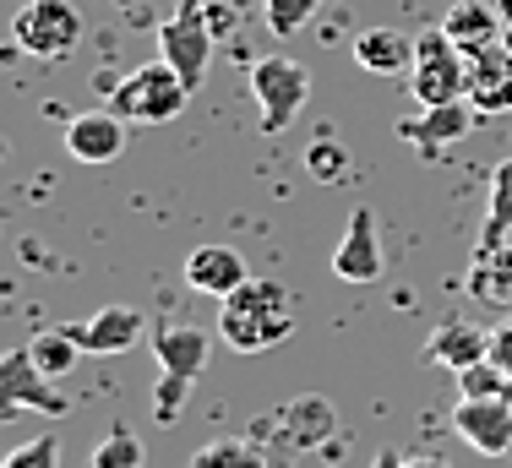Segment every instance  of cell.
Masks as SVG:
<instances>
[{"label":"cell","instance_id":"23","mask_svg":"<svg viewBox=\"0 0 512 468\" xmlns=\"http://www.w3.org/2000/svg\"><path fill=\"white\" fill-rule=\"evenodd\" d=\"M191 468H267V458L256 436H224V441H207L191 458Z\"/></svg>","mask_w":512,"mask_h":468},{"label":"cell","instance_id":"27","mask_svg":"<svg viewBox=\"0 0 512 468\" xmlns=\"http://www.w3.org/2000/svg\"><path fill=\"white\" fill-rule=\"evenodd\" d=\"M316 11H322V0H262V17H267V28H273L278 39L300 33Z\"/></svg>","mask_w":512,"mask_h":468},{"label":"cell","instance_id":"2","mask_svg":"<svg viewBox=\"0 0 512 468\" xmlns=\"http://www.w3.org/2000/svg\"><path fill=\"white\" fill-rule=\"evenodd\" d=\"M186 98H191V88L175 77V66L169 60H148V66L126 71L109 88V109L120 120H137V126H164V120H175L186 109Z\"/></svg>","mask_w":512,"mask_h":468},{"label":"cell","instance_id":"24","mask_svg":"<svg viewBox=\"0 0 512 468\" xmlns=\"http://www.w3.org/2000/svg\"><path fill=\"white\" fill-rule=\"evenodd\" d=\"M512 240V158L491 175V213H485L480 245H507Z\"/></svg>","mask_w":512,"mask_h":468},{"label":"cell","instance_id":"15","mask_svg":"<svg viewBox=\"0 0 512 468\" xmlns=\"http://www.w3.org/2000/svg\"><path fill=\"white\" fill-rule=\"evenodd\" d=\"M425 360L436 365V371H469V365H480V360H491V332L485 327H474V322H442L425 338Z\"/></svg>","mask_w":512,"mask_h":468},{"label":"cell","instance_id":"19","mask_svg":"<svg viewBox=\"0 0 512 468\" xmlns=\"http://www.w3.org/2000/svg\"><path fill=\"white\" fill-rule=\"evenodd\" d=\"M142 327H148V316L137 305H104V311H93L88 327H77V338L88 354H126L142 338Z\"/></svg>","mask_w":512,"mask_h":468},{"label":"cell","instance_id":"33","mask_svg":"<svg viewBox=\"0 0 512 468\" xmlns=\"http://www.w3.org/2000/svg\"><path fill=\"white\" fill-rule=\"evenodd\" d=\"M507 44H512V22H507Z\"/></svg>","mask_w":512,"mask_h":468},{"label":"cell","instance_id":"14","mask_svg":"<svg viewBox=\"0 0 512 468\" xmlns=\"http://www.w3.org/2000/svg\"><path fill=\"white\" fill-rule=\"evenodd\" d=\"M333 278L344 283H376L382 278V240H376V213L371 207H355L344 240L333 251Z\"/></svg>","mask_w":512,"mask_h":468},{"label":"cell","instance_id":"4","mask_svg":"<svg viewBox=\"0 0 512 468\" xmlns=\"http://www.w3.org/2000/svg\"><path fill=\"white\" fill-rule=\"evenodd\" d=\"M251 98H256V115H262V131L278 137V131L295 126V115L306 109L311 98V71L289 55H267L251 66Z\"/></svg>","mask_w":512,"mask_h":468},{"label":"cell","instance_id":"20","mask_svg":"<svg viewBox=\"0 0 512 468\" xmlns=\"http://www.w3.org/2000/svg\"><path fill=\"white\" fill-rule=\"evenodd\" d=\"M355 66L371 77H393V71H414V39L398 28H365L355 39Z\"/></svg>","mask_w":512,"mask_h":468},{"label":"cell","instance_id":"12","mask_svg":"<svg viewBox=\"0 0 512 468\" xmlns=\"http://www.w3.org/2000/svg\"><path fill=\"white\" fill-rule=\"evenodd\" d=\"M66 153L77 164H115L126 153V120L115 109H88V115L66 120Z\"/></svg>","mask_w":512,"mask_h":468},{"label":"cell","instance_id":"6","mask_svg":"<svg viewBox=\"0 0 512 468\" xmlns=\"http://www.w3.org/2000/svg\"><path fill=\"white\" fill-rule=\"evenodd\" d=\"M256 441H284V447H295V452H316L322 441H333L338 436V409L322 398V392H295V398L284 403V409H273L267 420H256L251 430Z\"/></svg>","mask_w":512,"mask_h":468},{"label":"cell","instance_id":"17","mask_svg":"<svg viewBox=\"0 0 512 468\" xmlns=\"http://www.w3.org/2000/svg\"><path fill=\"white\" fill-rule=\"evenodd\" d=\"M207 349H213V338H207L202 327H186V322H158V327H153L158 371H169V376L197 381V376L207 371Z\"/></svg>","mask_w":512,"mask_h":468},{"label":"cell","instance_id":"11","mask_svg":"<svg viewBox=\"0 0 512 468\" xmlns=\"http://www.w3.org/2000/svg\"><path fill=\"white\" fill-rule=\"evenodd\" d=\"M442 33L463 49V60H480L485 49L502 44L507 22H502V6H491V0H453L442 17Z\"/></svg>","mask_w":512,"mask_h":468},{"label":"cell","instance_id":"31","mask_svg":"<svg viewBox=\"0 0 512 468\" xmlns=\"http://www.w3.org/2000/svg\"><path fill=\"white\" fill-rule=\"evenodd\" d=\"M376 468H453L447 458H398L393 447L382 452V458H376Z\"/></svg>","mask_w":512,"mask_h":468},{"label":"cell","instance_id":"8","mask_svg":"<svg viewBox=\"0 0 512 468\" xmlns=\"http://www.w3.org/2000/svg\"><path fill=\"white\" fill-rule=\"evenodd\" d=\"M0 409L6 414H50V420H60V414H71V398H60L55 381L33 365L28 343L22 349L6 354V365H0Z\"/></svg>","mask_w":512,"mask_h":468},{"label":"cell","instance_id":"30","mask_svg":"<svg viewBox=\"0 0 512 468\" xmlns=\"http://www.w3.org/2000/svg\"><path fill=\"white\" fill-rule=\"evenodd\" d=\"M491 360H496V365H502V371L512 376V316H507V322L491 332Z\"/></svg>","mask_w":512,"mask_h":468},{"label":"cell","instance_id":"13","mask_svg":"<svg viewBox=\"0 0 512 468\" xmlns=\"http://www.w3.org/2000/svg\"><path fill=\"white\" fill-rule=\"evenodd\" d=\"M474 104H431V109H420V115H409V120H398V137H404L409 147H420L425 158L436 153V147H453V142H463L474 131Z\"/></svg>","mask_w":512,"mask_h":468},{"label":"cell","instance_id":"22","mask_svg":"<svg viewBox=\"0 0 512 468\" xmlns=\"http://www.w3.org/2000/svg\"><path fill=\"white\" fill-rule=\"evenodd\" d=\"M300 169H306V180H316V186H338V180H349L355 158H349V147L338 137H316V142H306Z\"/></svg>","mask_w":512,"mask_h":468},{"label":"cell","instance_id":"32","mask_svg":"<svg viewBox=\"0 0 512 468\" xmlns=\"http://www.w3.org/2000/svg\"><path fill=\"white\" fill-rule=\"evenodd\" d=\"M496 6H502V11H507V17H512V0H496Z\"/></svg>","mask_w":512,"mask_h":468},{"label":"cell","instance_id":"9","mask_svg":"<svg viewBox=\"0 0 512 468\" xmlns=\"http://www.w3.org/2000/svg\"><path fill=\"white\" fill-rule=\"evenodd\" d=\"M453 430L480 458H507L512 452V398H458Z\"/></svg>","mask_w":512,"mask_h":468},{"label":"cell","instance_id":"3","mask_svg":"<svg viewBox=\"0 0 512 468\" xmlns=\"http://www.w3.org/2000/svg\"><path fill=\"white\" fill-rule=\"evenodd\" d=\"M409 93H414V104H420V109L458 104V98L469 93V60H463V49L447 39L442 28H431V33H420V39H414Z\"/></svg>","mask_w":512,"mask_h":468},{"label":"cell","instance_id":"16","mask_svg":"<svg viewBox=\"0 0 512 468\" xmlns=\"http://www.w3.org/2000/svg\"><path fill=\"white\" fill-rule=\"evenodd\" d=\"M469 104L474 115H512V44L469 60Z\"/></svg>","mask_w":512,"mask_h":468},{"label":"cell","instance_id":"1","mask_svg":"<svg viewBox=\"0 0 512 468\" xmlns=\"http://www.w3.org/2000/svg\"><path fill=\"white\" fill-rule=\"evenodd\" d=\"M295 332V294L278 278H251L218 311V338L240 354H262Z\"/></svg>","mask_w":512,"mask_h":468},{"label":"cell","instance_id":"18","mask_svg":"<svg viewBox=\"0 0 512 468\" xmlns=\"http://www.w3.org/2000/svg\"><path fill=\"white\" fill-rule=\"evenodd\" d=\"M186 283L197 294H213V300H229V294L240 289V283H251L246 273V256L229 251V245H197V251L186 256Z\"/></svg>","mask_w":512,"mask_h":468},{"label":"cell","instance_id":"26","mask_svg":"<svg viewBox=\"0 0 512 468\" xmlns=\"http://www.w3.org/2000/svg\"><path fill=\"white\" fill-rule=\"evenodd\" d=\"M93 468H142V441L137 430L115 425L109 436L99 441V452H93Z\"/></svg>","mask_w":512,"mask_h":468},{"label":"cell","instance_id":"7","mask_svg":"<svg viewBox=\"0 0 512 468\" xmlns=\"http://www.w3.org/2000/svg\"><path fill=\"white\" fill-rule=\"evenodd\" d=\"M158 60H169L175 77L186 82L191 93L202 88L207 60H213V22H207V6H180L169 22H158Z\"/></svg>","mask_w":512,"mask_h":468},{"label":"cell","instance_id":"29","mask_svg":"<svg viewBox=\"0 0 512 468\" xmlns=\"http://www.w3.org/2000/svg\"><path fill=\"white\" fill-rule=\"evenodd\" d=\"M0 468H60V441L55 436H39V441H22Z\"/></svg>","mask_w":512,"mask_h":468},{"label":"cell","instance_id":"28","mask_svg":"<svg viewBox=\"0 0 512 468\" xmlns=\"http://www.w3.org/2000/svg\"><path fill=\"white\" fill-rule=\"evenodd\" d=\"M186 398H191V381L186 376H169V371H158V392H153V420L158 425H169L180 409H186Z\"/></svg>","mask_w":512,"mask_h":468},{"label":"cell","instance_id":"25","mask_svg":"<svg viewBox=\"0 0 512 468\" xmlns=\"http://www.w3.org/2000/svg\"><path fill=\"white\" fill-rule=\"evenodd\" d=\"M458 398H512V376L496 360H480L458 371Z\"/></svg>","mask_w":512,"mask_h":468},{"label":"cell","instance_id":"5","mask_svg":"<svg viewBox=\"0 0 512 468\" xmlns=\"http://www.w3.org/2000/svg\"><path fill=\"white\" fill-rule=\"evenodd\" d=\"M11 39L39 60H60L82 44V11L71 0H28L11 22Z\"/></svg>","mask_w":512,"mask_h":468},{"label":"cell","instance_id":"21","mask_svg":"<svg viewBox=\"0 0 512 468\" xmlns=\"http://www.w3.org/2000/svg\"><path fill=\"white\" fill-rule=\"evenodd\" d=\"M28 354H33V365H39L50 381H60L66 371H77V360L88 349H82V338H77V327H50V332H39V338L28 343Z\"/></svg>","mask_w":512,"mask_h":468},{"label":"cell","instance_id":"10","mask_svg":"<svg viewBox=\"0 0 512 468\" xmlns=\"http://www.w3.org/2000/svg\"><path fill=\"white\" fill-rule=\"evenodd\" d=\"M463 294H469L480 311L512 316V240L507 245H474L469 278H463Z\"/></svg>","mask_w":512,"mask_h":468}]
</instances>
